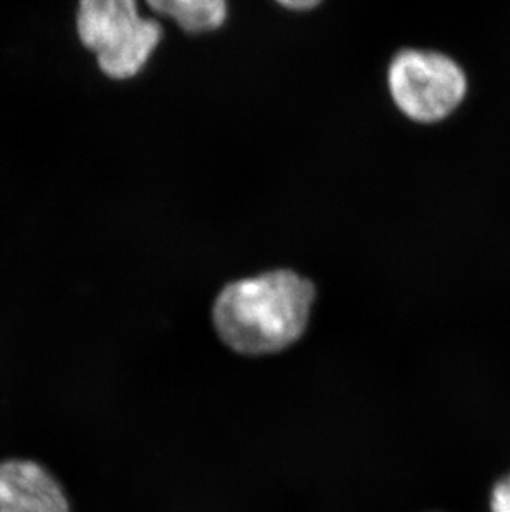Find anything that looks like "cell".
<instances>
[{
    "mask_svg": "<svg viewBox=\"0 0 510 512\" xmlns=\"http://www.w3.org/2000/svg\"><path fill=\"white\" fill-rule=\"evenodd\" d=\"M315 294L312 282L292 271L232 282L214 304L217 334L244 355L280 352L304 335Z\"/></svg>",
    "mask_w": 510,
    "mask_h": 512,
    "instance_id": "1",
    "label": "cell"
},
{
    "mask_svg": "<svg viewBox=\"0 0 510 512\" xmlns=\"http://www.w3.org/2000/svg\"><path fill=\"white\" fill-rule=\"evenodd\" d=\"M78 37L106 77L133 78L163 39L158 20L141 17L136 0H80Z\"/></svg>",
    "mask_w": 510,
    "mask_h": 512,
    "instance_id": "2",
    "label": "cell"
},
{
    "mask_svg": "<svg viewBox=\"0 0 510 512\" xmlns=\"http://www.w3.org/2000/svg\"><path fill=\"white\" fill-rule=\"evenodd\" d=\"M396 107L409 120L431 125L453 115L467 95V75L454 58L431 50H401L388 68Z\"/></svg>",
    "mask_w": 510,
    "mask_h": 512,
    "instance_id": "3",
    "label": "cell"
},
{
    "mask_svg": "<svg viewBox=\"0 0 510 512\" xmlns=\"http://www.w3.org/2000/svg\"><path fill=\"white\" fill-rule=\"evenodd\" d=\"M0 512H70L52 474L32 461L0 463Z\"/></svg>",
    "mask_w": 510,
    "mask_h": 512,
    "instance_id": "4",
    "label": "cell"
},
{
    "mask_svg": "<svg viewBox=\"0 0 510 512\" xmlns=\"http://www.w3.org/2000/svg\"><path fill=\"white\" fill-rule=\"evenodd\" d=\"M146 4L189 34L217 30L227 17L226 0H146Z\"/></svg>",
    "mask_w": 510,
    "mask_h": 512,
    "instance_id": "5",
    "label": "cell"
},
{
    "mask_svg": "<svg viewBox=\"0 0 510 512\" xmlns=\"http://www.w3.org/2000/svg\"><path fill=\"white\" fill-rule=\"evenodd\" d=\"M492 512H510V473L492 489Z\"/></svg>",
    "mask_w": 510,
    "mask_h": 512,
    "instance_id": "6",
    "label": "cell"
},
{
    "mask_svg": "<svg viewBox=\"0 0 510 512\" xmlns=\"http://www.w3.org/2000/svg\"><path fill=\"white\" fill-rule=\"evenodd\" d=\"M285 9L290 10H310L315 9L322 0H277Z\"/></svg>",
    "mask_w": 510,
    "mask_h": 512,
    "instance_id": "7",
    "label": "cell"
}]
</instances>
